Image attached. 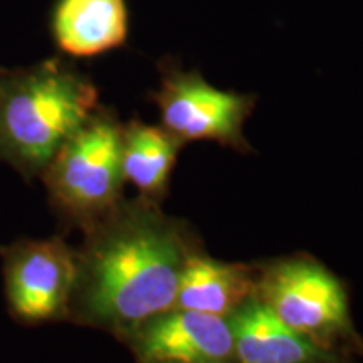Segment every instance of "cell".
<instances>
[{"label": "cell", "instance_id": "obj_4", "mask_svg": "<svg viewBox=\"0 0 363 363\" xmlns=\"http://www.w3.org/2000/svg\"><path fill=\"white\" fill-rule=\"evenodd\" d=\"M256 298L284 325L326 350L363 355L342 279L311 257L281 259L259 271Z\"/></svg>", "mask_w": 363, "mask_h": 363}, {"label": "cell", "instance_id": "obj_2", "mask_svg": "<svg viewBox=\"0 0 363 363\" xmlns=\"http://www.w3.org/2000/svg\"><path fill=\"white\" fill-rule=\"evenodd\" d=\"M96 110L94 84L62 62L0 69V160L26 180L39 179Z\"/></svg>", "mask_w": 363, "mask_h": 363}, {"label": "cell", "instance_id": "obj_3", "mask_svg": "<svg viewBox=\"0 0 363 363\" xmlns=\"http://www.w3.org/2000/svg\"><path fill=\"white\" fill-rule=\"evenodd\" d=\"M39 179L61 220L88 229L123 199L121 125L111 113L96 110Z\"/></svg>", "mask_w": 363, "mask_h": 363}, {"label": "cell", "instance_id": "obj_8", "mask_svg": "<svg viewBox=\"0 0 363 363\" xmlns=\"http://www.w3.org/2000/svg\"><path fill=\"white\" fill-rule=\"evenodd\" d=\"M235 363H348L347 357L320 347L278 316L257 298L229 318Z\"/></svg>", "mask_w": 363, "mask_h": 363}, {"label": "cell", "instance_id": "obj_1", "mask_svg": "<svg viewBox=\"0 0 363 363\" xmlns=\"http://www.w3.org/2000/svg\"><path fill=\"white\" fill-rule=\"evenodd\" d=\"M197 249L155 201L121 199L84 229L69 321L121 342L150 318L174 310L189 257Z\"/></svg>", "mask_w": 363, "mask_h": 363}, {"label": "cell", "instance_id": "obj_10", "mask_svg": "<svg viewBox=\"0 0 363 363\" xmlns=\"http://www.w3.org/2000/svg\"><path fill=\"white\" fill-rule=\"evenodd\" d=\"M126 34L125 0H61L54 13L59 48L76 57L98 56L120 48Z\"/></svg>", "mask_w": 363, "mask_h": 363}, {"label": "cell", "instance_id": "obj_9", "mask_svg": "<svg viewBox=\"0 0 363 363\" xmlns=\"http://www.w3.org/2000/svg\"><path fill=\"white\" fill-rule=\"evenodd\" d=\"M259 271L194 252L182 272L175 308L229 318L256 298Z\"/></svg>", "mask_w": 363, "mask_h": 363}, {"label": "cell", "instance_id": "obj_5", "mask_svg": "<svg viewBox=\"0 0 363 363\" xmlns=\"http://www.w3.org/2000/svg\"><path fill=\"white\" fill-rule=\"evenodd\" d=\"M4 293L17 323L39 326L69 321L78 257L61 235L17 239L0 247Z\"/></svg>", "mask_w": 363, "mask_h": 363}, {"label": "cell", "instance_id": "obj_6", "mask_svg": "<svg viewBox=\"0 0 363 363\" xmlns=\"http://www.w3.org/2000/svg\"><path fill=\"white\" fill-rule=\"evenodd\" d=\"M162 126L182 143L212 140L246 150L242 125L252 108L244 94L220 91L195 72H172L155 94Z\"/></svg>", "mask_w": 363, "mask_h": 363}, {"label": "cell", "instance_id": "obj_7", "mask_svg": "<svg viewBox=\"0 0 363 363\" xmlns=\"http://www.w3.org/2000/svg\"><path fill=\"white\" fill-rule=\"evenodd\" d=\"M121 343L136 363H235L229 320L180 308L150 318Z\"/></svg>", "mask_w": 363, "mask_h": 363}, {"label": "cell", "instance_id": "obj_11", "mask_svg": "<svg viewBox=\"0 0 363 363\" xmlns=\"http://www.w3.org/2000/svg\"><path fill=\"white\" fill-rule=\"evenodd\" d=\"M163 126L131 121L121 126V170L142 197L158 202L167 194L172 169L182 147Z\"/></svg>", "mask_w": 363, "mask_h": 363}]
</instances>
